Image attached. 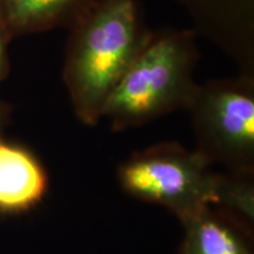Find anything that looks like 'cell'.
Instances as JSON below:
<instances>
[{
	"instance_id": "obj_1",
	"label": "cell",
	"mask_w": 254,
	"mask_h": 254,
	"mask_svg": "<svg viewBox=\"0 0 254 254\" xmlns=\"http://www.w3.org/2000/svg\"><path fill=\"white\" fill-rule=\"evenodd\" d=\"M68 31L63 80L77 118L94 126L151 31L140 0H93Z\"/></svg>"
},
{
	"instance_id": "obj_2",
	"label": "cell",
	"mask_w": 254,
	"mask_h": 254,
	"mask_svg": "<svg viewBox=\"0 0 254 254\" xmlns=\"http://www.w3.org/2000/svg\"><path fill=\"white\" fill-rule=\"evenodd\" d=\"M198 33L151 31L104 107L116 132L138 127L178 110H186L196 87Z\"/></svg>"
},
{
	"instance_id": "obj_3",
	"label": "cell",
	"mask_w": 254,
	"mask_h": 254,
	"mask_svg": "<svg viewBox=\"0 0 254 254\" xmlns=\"http://www.w3.org/2000/svg\"><path fill=\"white\" fill-rule=\"evenodd\" d=\"M186 110L195 151L209 165L254 176V75L196 84Z\"/></svg>"
},
{
	"instance_id": "obj_4",
	"label": "cell",
	"mask_w": 254,
	"mask_h": 254,
	"mask_svg": "<svg viewBox=\"0 0 254 254\" xmlns=\"http://www.w3.org/2000/svg\"><path fill=\"white\" fill-rule=\"evenodd\" d=\"M218 172L195 150L160 142L135 152L118 168L126 193L158 204L184 222L213 206Z\"/></svg>"
},
{
	"instance_id": "obj_5",
	"label": "cell",
	"mask_w": 254,
	"mask_h": 254,
	"mask_svg": "<svg viewBox=\"0 0 254 254\" xmlns=\"http://www.w3.org/2000/svg\"><path fill=\"white\" fill-rule=\"evenodd\" d=\"M194 24L196 33L215 44L254 75V0H176Z\"/></svg>"
},
{
	"instance_id": "obj_6",
	"label": "cell",
	"mask_w": 254,
	"mask_h": 254,
	"mask_svg": "<svg viewBox=\"0 0 254 254\" xmlns=\"http://www.w3.org/2000/svg\"><path fill=\"white\" fill-rule=\"evenodd\" d=\"M49 177L39 159L24 146L0 139V214H20L39 204Z\"/></svg>"
},
{
	"instance_id": "obj_7",
	"label": "cell",
	"mask_w": 254,
	"mask_h": 254,
	"mask_svg": "<svg viewBox=\"0 0 254 254\" xmlns=\"http://www.w3.org/2000/svg\"><path fill=\"white\" fill-rule=\"evenodd\" d=\"M182 224L179 254H254L253 232L213 206Z\"/></svg>"
},
{
	"instance_id": "obj_8",
	"label": "cell",
	"mask_w": 254,
	"mask_h": 254,
	"mask_svg": "<svg viewBox=\"0 0 254 254\" xmlns=\"http://www.w3.org/2000/svg\"><path fill=\"white\" fill-rule=\"evenodd\" d=\"M93 0H0V17L12 38L69 27Z\"/></svg>"
},
{
	"instance_id": "obj_9",
	"label": "cell",
	"mask_w": 254,
	"mask_h": 254,
	"mask_svg": "<svg viewBox=\"0 0 254 254\" xmlns=\"http://www.w3.org/2000/svg\"><path fill=\"white\" fill-rule=\"evenodd\" d=\"M254 176L218 173L213 207L236 219L253 232Z\"/></svg>"
},
{
	"instance_id": "obj_10",
	"label": "cell",
	"mask_w": 254,
	"mask_h": 254,
	"mask_svg": "<svg viewBox=\"0 0 254 254\" xmlns=\"http://www.w3.org/2000/svg\"><path fill=\"white\" fill-rule=\"evenodd\" d=\"M12 39L4 21L0 17V82L5 80L9 73V56L8 43Z\"/></svg>"
},
{
	"instance_id": "obj_11",
	"label": "cell",
	"mask_w": 254,
	"mask_h": 254,
	"mask_svg": "<svg viewBox=\"0 0 254 254\" xmlns=\"http://www.w3.org/2000/svg\"><path fill=\"white\" fill-rule=\"evenodd\" d=\"M9 113H11V107L5 101L0 100V139L4 138L2 134H4L6 126L8 124Z\"/></svg>"
}]
</instances>
